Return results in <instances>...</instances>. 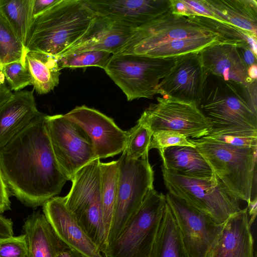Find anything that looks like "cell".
Segmentation results:
<instances>
[{
  "mask_svg": "<svg viewBox=\"0 0 257 257\" xmlns=\"http://www.w3.org/2000/svg\"><path fill=\"white\" fill-rule=\"evenodd\" d=\"M161 168L168 192L207 214L217 224H223L240 209L239 200L214 173L209 178H197L180 175L162 167Z\"/></svg>",
  "mask_w": 257,
  "mask_h": 257,
  "instance_id": "6",
  "label": "cell"
},
{
  "mask_svg": "<svg viewBox=\"0 0 257 257\" xmlns=\"http://www.w3.org/2000/svg\"><path fill=\"white\" fill-rule=\"evenodd\" d=\"M152 135L147 126L137 122L127 131L125 147L122 153L132 160L148 159Z\"/></svg>",
  "mask_w": 257,
  "mask_h": 257,
  "instance_id": "31",
  "label": "cell"
},
{
  "mask_svg": "<svg viewBox=\"0 0 257 257\" xmlns=\"http://www.w3.org/2000/svg\"><path fill=\"white\" fill-rule=\"evenodd\" d=\"M166 199L190 257H206L222 224L168 192Z\"/></svg>",
  "mask_w": 257,
  "mask_h": 257,
  "instance_id": "13",
  "label": "cell"
},
{
  "mask_svg": "<svg viewBox=\"0 0 257 257\" xmlns=\"http://www.w3.org/2000/svg\"><path fill=\"white\" fill-rule=\"evenodd\" d=\"M151 257H190L184 246L178 226L167 203Z\"/></svg>",
  "mask_w": 257,
  "mask_h": 257,
  "instance_id": "26",
  "label": "cell"
},
{
  "mask_svg": "<svg viewBox=\"0 0 257 257\" xmlns=\"http://www.w3.org/2000/svg\"><path fill=\"white\" fill-rule=\"evenodd\" d=\"M3 70L6 80L11 90L19 91L32 85L29 72L26 65L21 61H16L3 65Z\"/></svg>",
  "mask_w": 257,
  "mask_h": 257,
  "instance_id": "34",
  "label": "cell"
},
{
  "mask_svg": "<svg viewBox=\"0 0 257 257\" xmlns=\"http://www.w3.org/2000/svg\"><path fill=\"white\" fill-rule=\"evenodd\" d=\"M247 212L249 217V224L251 226L256 216L257 198L251 199L247 202Z\"/></svg>",
  "mask_w": 257,
  "mask_h": 257,
  "instance_id": "42",
  "label": "cell"
},
{
  "mask_svg": "<svg viewBox=\"0 0 257 257\" xmlns=\"http://www.w3.org/2000/svg\"><path fill=\"white\" fill-rule=\"evenodd\" d=\"M209 77L200 52L181 55L175 57L173 66L160 81L157 94L193 103L199 108Z\"/></svg>",
  "mask_w": 257,
  "mask_h": 257,
  "instance_id": "14",
  "label": "cell"
},
{
  "mask_svg": "<svg viewBox=\"0 0 257 257\" xmlns=\"http://www.w3.org/2000/svg\"><path fill=\"white\" fill-rule=\"evenodd\" d=\"M28 246V257H56L65 244L56 234L45 215L34 212L23 226Z\"/></svg>",
  "mask_w": 257,
  "mask_h": 257,
  "instance_id": "23",
  "label": "cell"
},
{
  "mask_svg": "<svg viewBox=\"0 0 257 257\" xmlns=\"http://www.w3.org/2000/svg\"><path fill=\"white\" fill-rule=\"evenodd\" d=\"M204 2L219 21L231 25L246 35L256 38V0H204Z\"/></svg>",
  "mask_w": 257,
  "mask_h": 257,
  "instance_id": "22",
  "label": "cell"
},
{
  "mask_svg": "<svg viewBox=\"0 0 257 257\" xmlns=\"http://www.w3.org/2000/svg\"><path fill=\"white\" fill-rule=\"evenodd\" d=\"M96 15L82 36L60 55L87 51H104L115 54L130 40L136 29L115 19Z\"/></svg>",
  "mask_w": 257,
  "mask_h": 257,
  "instance_id": "16",
  "label": "cell"
},
{
  "mask_svg": "<svg viewBox=\"0 0 257 257\" xmlns=\"http://www.w3.org/2000/svg\"><path fill=\"white\" fill-rule=\"evenodd\" d=\"M10 208V191L0 167V214Z\"/></svg>",
  "mask_w": 257,
  "mask_h": 257,
  "instance_id": "38",
  "label": "cell"
},
{
  "mask_svg": "<svg viewBox=\"0 0 257 257\" xmlns=\"http://www.w3.org/2000/svg\"><path fill=\"white\" fill-rule=\"evenodd\" d=\"M96 15L85 0H59L34 18L27 51L60 55L82 36Z\"/></svg>",
  "mask_w": 257,
  "mask_h": 257,
  "instance_id": "3",
  "label": "cell"
},
{
  "mask_svg": "<svg viewBox=\"0 0 257 257\" xmlns=\"http://www.w3.org/2000/svg\"><path fill=\"white\" fill-rule=\"evenodd\" d=\"M189 17L203 26L208 27L217 34L221 43L232 44L237 46L244 45L249 46L250 41L254 38L246 35L242 31L231 25L219 20L202 16Z\"/></svg>",
  "mask_w": 257,
  "mask_h": 257,
  "instance_id": "33",
  "label": "cell"
},
{
  "mask_svg": "<svg viewBox=\"0 0 257 257\" xmlns=\"http://www.w3.org/2000/svg\"><path fill=\"white\" fill-rule=\"evenodd\" d=\"M118 168V160L107 163L100 162L99 163L103 220L106 239L116 197Z\"/></svg>",
  "mask_w": 257,
  "mask_h": 257,
  "instance_id": "28",
  "label": "cell"
},
{
  "mask_svg": "<svg viewBox=\"0 0 257 257\" xmlns=\"http://www.w3.org/2000/svg\"><path fill=\"white\" fill-rule=\"evenodd\" d=\"M188 140L236 198L247 203L256 196L257 148L236 147L205 137Z\"/></svg>",
  "mask_w": 257,
  "mask_h": 257,
  "instance_id": "4",
  "label": "cell"
},
{
  "mask_svg": "<svg viewBox=\"0 0 257 257\" xmlns=\"http://www.w3.org/2000/svg\"><path fill=\"white\" fill-rule=\"evenodd\" d=\"M64 115L86 132L97 158L112 157L123 152L127 131L120 129L111 118L84 105Z\"/></svg>",
  "mask_w": 257,
  "mask_h": 257,
  "instance_id": "15",
  "label": "cell"
},
{
  "mask_svg": "<svg viewBox=\"0 0 257 257\" xmlns=\"http://www.w3.org/2000/svg\"><path fill=\"white\" fill-rule=\"evenodd\" d=\"M46 128L59 166L69 180L80 169L97 159L88 134L64 114L47 115Z\"/></svg>",
  "mask_w": 257,
  "mask_h": 257,
  "instance_id": "11",
  "label": "cell"
},
{
  "mask_svg": "<svg viewBox=\"0 0 257 257\" xmlns=\"http://www.w3.org/2000/svg\"><path fill=\"white\" fill-rule=\"evenodd\" d=\"M206 138L239 148H257V130L240 127L211 128Z\"/></svg>",
  "mask_w": 257,
  "mask_h": 257,
  "instance_id": "30",
  "label": "cell"
},
{
  "mask_svg": "<svg viewBox=\"0 0 257 257\" xmlns=\"http://www.w3.org/2000/svg\"><path fill=\"white\" fill-rule=\"evenodd\" d=\"M97 15L136 28L171 11L170 0H85Z\"/></svg>",
  "mask_w": 257,
  "mask_h": 257,
  "instance_id": "18",
  "label": "cell"
},
{
  "mask_svg": "<svg viewBox=\"0 0 257 257\" xmlns=\"http://www.w3.org/2000/svg\"><path fill=\"white\" fill-rule=\"evenodd\" d=\"M56 257H84L75 250L65 245L57 253Z\"/></svg>",
  "mask_w": 257,
  "mask_h": 257,
  "instance_id": "43",
  "label": "cell"
},
{
  "mask_svg": "<svg viewBox=\"0 0 257 257\" xmlns=\"http://www.w3.org/2000/svg\"><path fill=\"white\" fill-rule=\"evenodd\" d=\"M175 59L116 54L112 55L104 71L128 101L152 98L157 94L158 86L173 66Z\"/></svg>",
  "mask_w": 257,
  "mask_h": 257,
  "instance_id": "9",
  "label": "cell"
},
{
  "mask_svg": "<svg viewBox=\"0 0 257 257\" xmlns=\"http://www.w3.org/2000/svg\"><path fill=\"white\" fill-rule=\"evenodd\" d=\"M100 159L97 158L78 171L65 204L82 229L103 253L106 247L100 183Z\"/></svg>",
  "mask_w": 257,
  "mask_h": 257,
  "instance_id": "7",
  "label": "cell"
},
{
  "mask_svg": "<svg viewBox=\"0 0 257 257\" xmlns=\"http://www.w3.org/2000/svg\"><path fill=\"white\" fill-rule=\"evenodd\" d=\"M248 75L249 77L253 80H256L257 78V65L254 64L248 68Z\"/></svg>",
  "mask_w": 257,
  "mask_h": 257,
  "instance_id": "44",
  "label": "cell"
},
{
  "mask_svg": "<svg viewBox=\"0 0 257 257\" xmlns=\"http://www.w3.org/2000/svg\"><path fill=\"white\" fill-rule=\"evenodd\" d=\"M28 246L25 234L0 238V257H28Z\"/></svg>",
  "mask_w": 257,
  "mask_h": 257,
  "instance_id": "36",
  "label": "cell"
},
{
  "mask_svg": "<svg viewBox=\"0 0 257 257\" xmlns=\"http://www.w3.org/2000/svg\"><path fill=\"white\" fill-rule=\"evenodd\" d=\"M47 115L41 112L0 148V167L9 190L32 208L56 197L69 180L54 154Z\"/></svg>",
  "mask_w": 257,
  "mask_h": 257,
  "instance_id": "1",
  "label": "cell"
},
{
  "mask_svg": "<svg viewBox=\"0 0 257 257\" xmlns=\"http://www.w3.org/2000/svg\"><path fill=\"white\" fill-rule=\"evenodd\" d=\"M153 134L172 131L187 138L196 139L206 136L212 128L209 120L194 103L167 97H158L141 114L138 121Z\"/></svg>",
  "mask_w": 257,
  "mask_h": 257,
  "instance_id": "12",
  "label": "cell"
},
{
  "mask_svg": "<svg viewBox=\"0 0 257 257\" xmlns=\"http://www.w3.org/2000/svg\"><path fill=\"white\" fill-rule=\"evenodd\" d=\"M173 146L195 147L184 135L174 131L162 130L153 134L149 150L157 149L160 151Z\"/></svg>",
  "mask_w": 257,
  "mask_h": 257,
  "instance_id": "35",
  "label": "cell"
},
{
  "mask_svg": "<svg viewBox=\"0 0 257 257\" xmlns=\"http://www.w3.org/2000/svg\"><path fill=\"white\" fill-rule=\"evenodd\" d=\"M161 167L180 175L197 178L213 174L210 166L195 147L173 146L158 151Z\"/></svg>",
  "mask_w": 257,
  "mask_h": 257,
  "instance_id": "24",
  "label": "cell"
},
{
  "mask_svg": "<svg viewBox=\"0 0 257 257\" xmlns=\"http://www.w3.org/2000/svg\"><path fill=\"white\" fill-rule=\"evenodd\" d=\"M43 212L59 238L84 257H105L78 224L65 204L64 197H54L43 205Z\"/></svg>",
  "mask_w": 257,
  "mask_h": 257,
  "instance_id": "17",
  "label": "cell"
},
{
  "mask_svg": "<svg viewBox=\"0 0 257 257\" xmlns=\"http://www.w3.org/2000/svg\"><path fill=\"white\" fill-rule=\"evenodd\" d=\"M26 47L0 14V64L21 61L25 65Z\"/></svg>",
  "mask_w": 257,
  "mask_h": 257,
  "instance_id": "29",
  "label": "cell"
},
{
  "mask_svg": "<svg viewBox=\"0 0 257 257\" xmlns=\"http://www.w3.org/2000/svg\"><path fill=\"white\" fill-rule=\"evenodd\" d=\"M167 204L153 188L117 237L107 244L105 257H151Z\"/></svg>",
  "mask_w": 257,
  "mask_h": 257,
  "instance_id": "8",
  "label": "cell"
},
{
  "mask_svg": "<svg viewBox=\"0 0 257 257\" xmlns=\"http://www.w3.org/2000/svg\"><path fill=\"white\" fill-rule=\"evenodd\" d=\"M247 207L223 224L206 257H255Z\"/></svg>",
  "mask_w": 257,
  "mask_h": 257,
  "instance_id": "20",
  "label": "cell"
},
{
  "mask_svg": "<svg viewBox=\"0 0 257 257\" xmlns=\"http://www.w3.org/2000/svg\"><path fill=\"white\" fill-rule=\"evenodd\" d=\"M218 42L221 43L219 36L209 28L189 17L173 14L171 11L136 28L130 40L116 54L175 58L199 52Z\"/></svg>",
  "mask_w": 257,
  "mask_h": 257,
  "instance_id": "2",
  "label": "cell"
},
{
  "mask_svg": "<svg viewBox=\"0 0 257 257\" xmlns=\"http://www.w3.org/2000/svg\"><path fill=\"white\" fill-rule=\"evenodd\" d=\"M118 160L116 197L106 246L117 237L154 187V173L148 158L132 160L122 153Z\"/></svg>",
  "mask_w": 257,
  "mask_h": 257,
  "instance_id": "10",
  "label": "cell"
},
{
  "mask_svg": "<svg viewBox=\"0 0 257 257\" xmlns=\"http://www.w3.org/2000/svg\"><path fill=\"white\" fill-rule=\"evenodd\" d=\"M200 54L209 75L224 82L247 87L256 85V80L249 77L248 67L236 45L218 42L203 49Z\"/></svg>",
  "mask_w": 257,
  "mask_h": 257,
  "instance_id": "19",
  "label": "cell"
},
{
  "mask_svg": "<svg viewBox=\"0 0 257 257\" xmlns=\"http://www.w3.org/2000/svg\"><path fill=\"white\" fill-rule=\"evenodd\" d=\"M240 56L247 67L256 64V56L253 53L249 45L237 46Z\"/></svg>",
  "mask_w": 257,
  "mask_h": 257,
  "instance_id": "40",
  "label": "cell"
},
{
  "mask_svg": "<svg viewBox=\"0 0 257 257\" xmlns=\"http://www.w3.org/2000/svg\"><path fill=\"white\" fill-rule=\"evenodd\" d=\"M41 113L33 91L23 90L14 92L12 98L0 108V148Z\"/></svg>",
  "mask_w": 257,
  "mask_h": 257,
  "instance_id": "21",
  "label": "cell"
},
{
  "mask_svg": "<svg viewBox=\"0 0 257 257\" xmlns=\"http://www.w3.org/2000/svg\"><path fill=\"white\" fill-rule=\"evenodd\" d=\"M25 65L29 72L32 85L39 94L53 90L59 82L61 74L57 58L47 53L28 51Z\"/></svg>",
  "mask_w": 257,
  "mask_h": 257,
  "instance_id": "25",
  "label": "cell"
},
{
  "mask_svg": "<svg viewBox=\"0 0 257 257\" xmlns=\"http://www.w3.org/2000/svg\"><path fill=\"white\" fill-rule=\"evenodd\" d=\"M13 94L6 84L3 65L0 64V108L12 98Z\"/></svg>",
  "mask_w": 257,
  "mask_h": 257,
  "instance_id": "39",
  "label": "cell"
},
{
  "mask_svg": "<svg viewBox=\"0 0 257 257\" xmlns=\"http://www.w3.org/2000/svg\"><path fill=\"white\" fill-rule=\"evenodd\" d=\"M182 2L184 5L183 16H202L219 20L205 4L204 0H182Z\"/></svg>",
  "mask_w": 257,
  "mask_h": 257,
  "instance_id": "37",
  "label": "cell"
},
{
  "mask_svg": "<svg viewBox=\"0 0 257 257\" xmlns=\"http://www.w3.org/2000/svg\"><path fill=\"white\" fill-rule=\"evenodd\" d=\"M112 56L104 51H87L56 57L60 69L96 66L105 70Z\"/></svg>",
  "mask_w": 257,
  "mask_h": 257,
  "instance_id": "32",
  "label": "cell"
},
{
  "mask_svg": "<svg viewBox=\"0 0 257 257\" xmlns=\"http://www.w3.org/2000/svg\"><path fill=\"white\" fill-rule=\"evenodd\" d=\"M256 92V85L247 87L216 78L210 85L207 83L199 108L212 128L240 127L257 130Z\"/></svg>",
  "mask_w": 257,
  "mask_h": 257,
  "instance_id": "5",
  "label": "cell"
},
{
  "mask_svg": "<svg viewBox=\"0 0 257 257\" xmlns=\"http://www.w3.org/2000/svg\"><path fill=\"white\" fill-rule=\"evenodd\" d=\"M34 0H0V14L26 47L34 19Z\"/></svg>",
  "mask_w": 257,
  "mask_h": 257,
  "instance_id": "27",
  "label": "cell"
},
{
  "mask_svg": "<svg viewBox=\"0 0 257 257\" xmlns=\"http://www.w3.org/2000/svg\"><path fill=\"white\" fill-rule=\"evenodd\" d=\"M59 0H34L33 18H35L56 4Z\"/></svg>",
  "mask_w": 257,
  "mask_h": 257,
  "instance_id": "41",
  "label": "cell"
}]
</instances>
